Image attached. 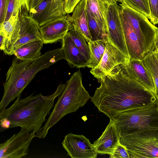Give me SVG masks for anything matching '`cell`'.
<instances>
[{
	"label": "cell",
	"instance_id": "28",
	"mask_svg": "<svg viewBox=\"0 0 158 158\" xmlns=\"http://www.w3.org/2000/svg\"><path fill=\"white\" fill-rule=\"evenodd\" d=\"M131 8L144 15L150 19L151 14L148 0H124Z\"/></svg>",
	"mask_w": 158,
	"mask_h": 158
},
{
	"label": "cell",
	"instance_id": "20",
	"mask_svg": "<svg viewBox=\"0 0 158 158\" xmlns=\"http://www.w3.org/2000/svg\"><path fill=\"white\" fill-rule=\"evenodd\" d=\"M86 0V8L94 17L100 27L107 34L106 15L108 6L110 2H106L102 0Z\"/></svg>",
	"mask_w": 158,
	"mask_h": 158
},
{
	"label": "cell",
	"instance_id": "27",
	"mask_svg": "<svg viewBox=\"0 0 158 158\" xmlns=\"http://www.w3.org/2000/svg\"><path fill=\"white\" fill-rule=\"evenodd\" d=\"M86 13L91 40H103L107 42V34L100 27L94 17L87 8Z\"/></svg>",
	"mask_w": 158,
	"mask_h": 158
},
{
	"label": "cell",
	"instance_id": "29",
	"mask_svg": "<svg viewBox=\"0 0 158 158\" xmlns=\"http://www.w3.org/2000/svg\"><path fill=\"white\" fill-rule=\"evenodd\" d=\"M51 1L43 0L30 14V15L39 23L47 13Z\"/></svg>",
	"mask_w": 158,
	"mask_h": 158
},
{
	"label": "cell",
	"instance_id": "1",
	"mask_svg": "<svg viewBox=\"0 0 158 158\" xmlns=\"http://www.w3.org/2000/svg\"><path fill=\"white\" fill-rule=\"evenodd\" d=\"M90 99L100 112L112 120L122 112L157 101L152 93L128 76L121 65L107 75Z\"/></svg>",
	"mask_w": 158,
	"mask_h": 158
},
{
	"label": "cell",
	"instance_id": "39",
	"mask_svg": "<svg viewBox=\"0 0 158 158\" xmlns=\"http://www.w3.org/2000/svg\"><path fill=\"white\" fill-rule=\"evenodd\" d=\"M158 46V44H157V47Z\"/></svg>",
	"mask_w": 158,
	"mask_h": 158
},
{
	"label": "cell",
	"instance_id": "38",
	"mask_svg": "<svg viewBox=\"0 0 158 158\" xmlns=\"http://www.w3.org/2000/svg\"><path fill=\"white\" fill-rule=\"evenodd\" d=\"M156 50H157V52H158V46L157 47Z\"/></svg>",
	"mask_w": 158,
	"mask_h": 158
},
{
	"label": "cell",
	"instance_id": "23",
	"mask_svg": "<svg viewBox=\"0 0 158 158\" xmlns=\"http://www.w3.org/2000/svg\"><path fill=\"white\" fill-rule=\"evenodd\" d=\"M142 60L153 77L156 89L155 96L158 102V52L157 50L147 54Z\"/></svg>",
	"mask_w": 158,
	"mask_h": 158
},
{
	"label": "cell",
	"instance_id": "6",
	"mask_svg": "<svg viewBox=\"0 0 158 158\" xmlns=\"http://www.w3.org/2000/svg\"><path fill=\"white\" fill-rule=\"evenodd\" d=\"M120 9L137 35L145 56L156 50L158 43V28L144 15L119 0Z\"/></svg>",
	"mask_w": 158,
	"mask_h": 158
},
{
	"label": "cell",
	"instance_id": "37",
	"mask_svg": "<svg viewBox=\"0 0 158 158\" xmlns=\"http://www.w3.org/2000/svg\"><path fill=\"white\" fill-rule=\"evenodd\" d=\"M104 2H112L113 1H115L118 2H119V0H103Z\"/></svg>",
	"mask_w": 158,
	"mask_h": 158
},
{
	"label": "cell",
	"instance_id": "35",
	"mask_svg": "<svg viewBox=\"0 0 158 158\" xmlns=\"http://www.w3.org/2000/svg\"><path fill=\"white\" fill-rule=\"evenodd\" d=\"M6 37L2 31L0 30V49L4 51L5 46Z\"/></svg>",
	"mask_w": 158,
	"mask_h": 158
},
{
	"label": "cell",
	"instance_id": "8",
	"mask_svg": "<svg viewBox=\"0 0 158 158\" xmlns=\"http://www.w3.org/2000/svg\"><path fill=\"white\" fill-rule=\"evenodd\" d=\"M118 3L113 1L109 4L107 8L106 19L107 42L118 48L129 60Z\"/></svg>",
	"mask_w": 158,
	"mask_h": 158
},
{
	"label": "cell",
	"instance_id": "17",
	"mask_svg": "<svg viewBox=\"0 0 158 158\" xmlns=\"http://www.w3.org/2000/svg\"><path fill=\"white\" fill-rule=\"evenodd\" d=\"M61 48L64 59L71 68L86 67L88 61L68 33L62 40Z\"/></svg>",
	"mask_w": 158,
	"mask_h": 158
},
{
	"label": "cell",
	"instance_id": "5",
	"mask_svg": "<svg viewBox=\"0 0 158 158\" xmlns=\"http://www.w3.org/2000/svg\"><path fill=\"white\" fill-rule=\"evenodd\" d=\"M113 120L121 135L157 129L158 102L122 112Z\"/></svg>",
	"mask_w": 158,
	"mask_h": 158
},
{
	"label": "cell",
	"instance_id": "25",
	"mask_svg": "<svg viewBox=\"0 0 158 158\" xmlns=\"http://www.w3.org/2000/svg\"><path fill=\"white\" fill-rule=\"evenodd\" d=\"M31 0H10L5 21L8 20L12 15L18 13L30 15Z\"/></svg>",
	"mask_w": 158,
	"mask_h": 158
},
{
	"label": "cell",
	"instance_id": "33",
	"mask_svg": "<svg viewBox=\"0 0 158 158\" xmlns=\"http://www.w3.org/2000/svg\"><path fill=\"white\" fill-rule=\"evenodd\" d=\"M81 0H66L64 7L66 14L72 12L76 5Z\"/></svg>",
	"mask_w": 158,
	"mask_h": 158
},
{
	"label": "cell",
	"instance_id": "3",
	"mask_svg": "<svg viewBox=\"0 0 158 158\" xmlns=\"http://www.w3.org/2000/svg\"><path fill=\"white\" fill-rule=\"evenodd\" d=\"M63 59L61 48L48 51L34 60H24L15 56L6 74L0 110L21 95L38 72Z\"/></svg>",
	"mask_w": 158,
	"mask_h": 158
},
{
	"label": "cell",
	"instance_id": "19",
	"mask_svg": "<svg viewBox=\"0 0 158 158\" xmlns=\"http://www.w3.org/2000/svg\"><path fill=\"white\" fill-rule=\"evenodd\" d=\"M86 0H81L75 6L71 16V20L84 37L87 43L92 41L86 13Z\"/></svg>",
	"mask_w": 158,
	"mask_h": 158
},
{
	"label": "cell",
	"instance_id": "12",
	"mask_svg": "<svg viewBox=\"0 0 158 158\" xmlns=\"http://www.w3.org/2000/svg\"><path fill=\"white\" fill-rule=\"evenodd\" d=\"M73 28L71 16L66 14L40 27V30L44 43L47 44L62 40L68 32Z\"/></svg>",
	"mask_w": 158,
	"mask_h": 158
},
{
	"label": "cell",
	"instance_id": "16",
	"mask_svg": "<svg viewBox=\"0 0 158 158\" xmlns=\"http://www.w3.org/2000/svg\"><path fill=\"white\" fill-rule=\"evenodd\" d=\"M120 16L129 56V60L132 59L142 60L145 56L141 49L138 38L121 10Z\"/></svg>",
	"mask_w": 158,
	"mask_h": 158
},
{
	"label": "cell",
	"instance_id": "2",
	"mask_svg": "<svg viewBox=\"0 0 158 158\" xmlns=\"http://www.w3.org/2000/svg\"><path fill=\"white\" fill-rule=\"evenodd\" d=\"M65 86L61 83L53 93L47 96L32 94L22 98L20 95L9 107L0 110V118H5L10 121L9 129L19 127L35 133L45 123L55 99L61 94Z\"/></svg>",
	"mask_w": 158,
	"mask_h": 158
},
{
	"label": "cell",
	"instance_id": "10",
	"mask_svg": "<svg viewBox=\"0 0 158 158\" xmlns=\"http://www.w3.org/2000/svg\"><path fill=\"white\" fill-rule=\"evenodd\" d=\"M129 61L125 55L118 48L109 42H106L105 52L98 65L91 69L90 73L101 83L108 74L117 66Z\"/></svg>",
	"mask_w": 158,
	"mask_h": 158
},
{
	"label": "cell",
	"instance_id": "4",
	"mask_svg": "<svg viewBox=\"0 0 158 158\" xmlns=\"http://www.w3.org/2000/svg\"><path fill=\"white\" fill-rule=\"evenodd\" d=\"M80 70L74 73L67 81L64 90L54 105L52 111L35 137L44 139L49 130L66 115L76 112L85 105L90 96L83 85Z\"/></svg>",
	"mask_w": 158,
	"mask_h": 158
},
{
	"label": "cell",
	"instance_id": "26",
	"mask_svg": "<svg viewBox=\"0 0 158 158\" xmlns=\"http://www.w3.org/2000/svg\"><path fill=\"white\" fill-rule=\"evenodd\" d=\"M68 33L74 43L89 61L90 58L89 48L84 37L74 26Z\"/></svg>",
	"mask_w": 158,
	"mask_h": 158
},
{
	"label": "cell",
	"instance_id": "7",
	"mask_svg": "<svg viewBox=\"0 0 158 158\" xmlns=\"http://www.w3.org/2000/svg\"><path fill=\"white\" fill-rule=\"evenodd\" d=\"M120 143L130 158H158V129L121 135Z\"/></svg>",
	"mask_w": 158,
	"mask_h": 158
},
{
	"label": "cell",
	"instance_id": "31",
	"mask_svg": "<svg viewBox=\"0 0 158 158\" xmlns=\"http://www.w3.org/2000/svg\"><path fill=\"white\" fill-rule=\"evenodd\" d=\"M111 158H130L126 148L121 143L118 146L114 154L110 157Z\"/></svg>",
	"mask_w": 158,
	"mask_h": 158
},
{
	"label": "cell",
	"instance_id": "13",
	"mask_svg": "<svg viewBox=\"0 0 158 158\" xmlns=\"http://www.w3.org/2000/svg\"><path fill=\"white\" fill-rule=\"evenodd\" d=\"M121 137L120 132L114 122L110 119L102 135L94 142L93 147L98 154H108L111 156L120 144Z\"/></svg>",
	"mask_w": 158,
	"mask_h": 158
},
{
	"label": "cell",
	"instance_id": "24",
	"mask_svg": "<svg viewBox=\"0 0 158 158\" xmlns=\"http://www.w3.org/2000/svg\"><path fill=\"white\" fill-rule=\"evenodd\" d=\"M66 0H52L46 15L38 23L40 27L58 17L66 14L64 7Z\"/></svg>",
	"mask_w": 158,
	"mask_h": 158
},
{
	"label": "cell",
	"instance_id": "9",
	"mask_svg": "<svg viewBox=\"0 0 158 158\" xmlns=\"http://www.w3.org/2000/svg\"><path fill=\"white\" fill-rule=\"evenodd\" d=\"M35 133L23 128L0 144V158H22L28 154Z\"/></svg>",
	"mask_w": 158,
	"mask_h": 158
},
{
	"label": "cell",
	"instance_id": "32",
	"mask_svg": "<svg viewBox=\"0 0 158 158\" xmlns=\"http://www.w3.org/2000/svg\"><path fill=\"white\" fill-rule=\"evenodd\" d=\"M10 0H0V23L5 21Z\"/></svg>",
	"mask_w": 158,
	"mask_h": 158
},
{
	"label": "cell",
	"instance_id": "30",
	"mask_svg": "<svg viewBox=\"0 0 158 158\" xmlns=\"http://www.w3.org/2000/svg\"><path fill=\"white\" fill-rule=\"evenodd\" d=\"M151 14L150 22L158 24V0H148Z\"/></svg>",
	"mask_w": 158,
	"mask_h": 158
},
{
	"label": "cell",
	"instance_id": "21",
	"mask_svg": "<svg viewBox=\"0 0 158 158\" xmlns=\"http://www.w3.org/2000/svg\"><path fill=\"white\" fill-rule=\"evenodd\" d=\"M43 44L40 40L28 43L14 51V55L21 60H34L41 56Z\"/></svg>",
	"mask_w": 158,
	"mask_h": 158
},
{
	"label": "cell",
	"instance_id": "11",
	"mask_svg": "<svg viewBox=\"0 0 158 158\" xmlns=\"http://www.w3.org/2000/svg\"><path fill=\"white\" fill-rule=\"evenodd\" d=\"M62 144L72 158H96L98 154L93 144L83 135L69 133Z\"/></svg>",
	"mask_w": 158,
	"mask_h": 158
},
{
	"label": "cell",
	"instance_id": "22",
	"mask_svg": "<svg viewBox=\"0 0 158 158\" xmlns=\"http://www.w3.org/2000/svg\"><path fill=\"white\" fill-rule=\"evenodd\" d=\"M106 42L103 40L91 41L88 43L89 48L90 58L86 67L93 69L100 61L105 52Z\"/></svg>",
	"mask_w": 158,
	"mask_h": 158
},
{
	"label": "cell",
	"instance_id": "36",
	"mask_svg": "<svg viewBox=\"0 0 158 158\" xmlns=\"http://www.w3.org/2000/svg\"><path fill=\"white\" fill-rule=\"evenodd\" d=\"M43 0H31L30 14L31 12Z\"/></svg>",
	"mask_w": 158,
	"mask_h": 158
},
{
	"label": "cell",
	"instance_id": "34",
	"mask_svg": "<svg viewBox=\"0 0 158 158\" xmlns=\"http://www.w3.org/2000/svg\"><path fill=\"white\" fill-rule=\"evenodd\" d=\"M0 131L2 132L9 129L10 122L7 118H0Z\"/></svg>",
	"mask_w": 158,
	"mask_h": 158
},
{
	"label": "cell",
	"instance_id": "18",
	"mask_svg": "<svg viewBox=\"0 0 158 158\" xmlns=\"http://www.w3.org/2000/svg\"><path fill=\"white\" fill-rule=\"evenodd\" d=\"M20 27V20L19 13L12 15L6 21L0 24V30L3 32L6 37L5 48L3 51L6 55L14 54V45L19 38Z\"/></svg>",
	"mask_w": 158,
	"mask_h": 158
},
{
	"label": "cell",
	"instance_id": "14",
	"mask_svg": "<svg viewBox=\"0 0 158 158\" xmlns=\"http://www.w3.org/2000/svg\"><path fill=\"white\" fill-rule=\"evenodd\" d=\"M121 66L129 77L139 82L155 95L156 89L153 77L142 60H129Z\"/></svg>",
	"mask_w": 158,
	"mask_h": 158
},
{
	"label": "cell",
	"instance_id": "15",
	"mask_svg": "<svg viewBox=\"0 0 158 158\" xmlns=\"http://www.w3.org/2000/svg\"><path fill=\"white\" fill-rule=\"evenodd\" d=\"M20 20V27L19 38L15 44L13 52L28 43L36 41H42L40 27L38 22L31 16L19 13Z\"/></svg>",
	"mask_w": 158,
	"mask_h": 158
}]
</instances>
